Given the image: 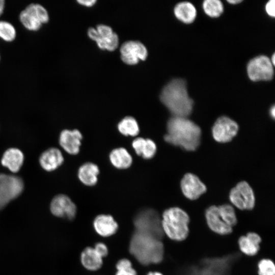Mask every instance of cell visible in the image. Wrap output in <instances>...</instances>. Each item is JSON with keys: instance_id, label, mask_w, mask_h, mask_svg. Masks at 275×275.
Masks as SVG:
<instances>
[{"instance_id": "484cf974", "label": "cell", "mask_w": 275, "mask_h": 275, "mask_svg": "<svg viewBox=\"0 0 275 275\" xmlns=\"http://www.w3.org/2000/svg\"><path fill=\"white\" fill-rule=\"evenodd\" d=\"M174 11L176 17L186 23L193 22L197 15V11L195 6L188 2H183L177 4L174 8Z\"/></svg>"}, {"instance_id": "e575fe53", "label": "cell", "mask_w": 275, "mask_h": 275, "mask_svg": "<svg viewBox=\"0 0 275 275\" xmlns=\"http://www.w3.org/2000/svg\"><path fill=\"white\" fill-rule=\"evenodd\" d=\"M5 7V2L4 0H0V16L4 12Z\"/></svg>"}, {"instance_id": "3957f363", "label": "cell", "mask_w": 275, "mask_h": 275, "mask_svg": "<svg viewBox=\"0 0 275 275\" xmlns=\"http://www.w3.org/2000/svg\"><path fill=\"white\" fill-rule=\"evenodd\" d=\"M129 253L142 265L146 266L160 263L164 257L161 240L134 231L129 243Z\"/></svg>"}, {"instance_id": "ab89813d", "label": "cell", "mask_w": 275, "mask_h": 275, "mask_svg": "<svg viewBox=\"0 0 275 275\" xmlns=\"http://www.w3.org/2000/svg\"><path fill=\"white\" fill-rule=\"evenodd\" d=\"M0 59H1V56H0Z\"/></svg>"}, {"instance_id": "8d00e7d4", "label": "cell", "mask_w": 275, "mask_h": 275, "mask_svg": "<svg viewBox=\"0 0 275 275\" xmlns=\"http://www.w3.org/2000/svg\"><path fill=\"white\" fill-rule=\"evenodd\" d=\"M146 275H163L161 272L158 271H149Z\"/></svg>"}, {"instance_id": "277c9868", "label": "cell", "mask_w": 275, "mask_h": 275, "mask_svg": "<svg viewBox=\"0 0 275 275\" xmlns=\"http://www.w3.org/2000/svg\"><path fill=\"white\" fill-rule=\"evenodd\" d=\"M189 221L188 214L180 208L174 207L166 209L161 218L163 234L173 240H185L189 234Z\"/></svg>"}, {"instance_id": "cb8c5ba5", "label": "cell", "mask_w": 275, "mask_h": 275, "mask_svg": "<svg viewBox=\"0 0 275 275\" xmlns=\"http://www.w3.org/2000/svg\"><path fill=\"white\" fill-rule=\"evenodd\" d=\"M99 173L98 167L93 162H86L78 169L77 176L85 185L93 186L96 184Z\"/></svg>"}, {"instance_id": "5bb4252c", "label": "cell", "mask_w": 275, "mask_h": 275, "mask_svg": "<svg viewBox=\"0 0 275 275\" xmlns=\"http://www.w3.org/2000/svg\"><path fill=\"white\" fill-rule=\"evenodd\" d=\"M50 210L53 215L69 220H73L77 212L75 203L64 194H59L53 198L50 204Z\"/></svg>"}, {"instance_id": "ffe728a7", "label": "cell", "mask_w": 275, "mask_h": 275, "mask_svg": "<svg viewBox=\"0 0 275 275\" xmlns=\"http://www.w3.org/2000/svg\"><path fill=\"white\" fill-rule=\"evenodd\" d=\"M24 156L23 152L18 148H10L3 154L1 160L2 165L8 169L13 173H16L21 168Z\"/></svg>"}, {"instance_id": "7a4b0ae2", "label": "cell", "mask_w": 275, "mask_h": 275, "mask_svg": "<svg viewBox=\"0 0 275 275\" xmlns=\"http://www.w3.org/2000/svg\"><path fill=\"white\" fill-rule=\"evenodd\" d=\"M160 98L173 117L186 118L193 111L194 101L188 94L186 82L175 78L163 88Z\"/></svg>"}, {"instance_id": "ba28073f", "label": "cell", "mask_w": 275, "mask_h": 275, "mask_svg": "<svg viewBox=\"0 0 275 275\" xmlns=\"http://www.w3.org/2000/svg\"><path fill=\"white\" fill-rule=\"evenodd\" d=\"M19 19L23 26L31 31H38L49 20L46 8L39 4L32 3L20 13Z\"/></svg>"}, {"instance_id": "f35d334b", "label": "cell", "mask_w": 275, "mask_h": 275, "mask_svg": "<svg viewBox=\"0 0 275 275\" xmlns=\"http://www.w3.org/2000/svg\"><path fill=\"white\" fill-rule=\"evenodd\" d=\"M270 60V61L271 62V63L272 64V65L274 66V64H275V54L274 53H273L271 57V58Z\"/></svg>"}, {"instance_id": "4fadbf2b", "label": "cell", "mask_w": 275, "mask_h": 275, "mask_svg": "<svg viewBox=\"0 0 275 275\" xmlns=\"http://www.w3.org/2000/svg\"><path fill=\"white\" fill-rule=\"evenodd\" d=\"M238 128L236 122L228 117L222 116L216 120L212 127V136L218 142L227 143L237 134Z\"/></svg>"}, {"instance_id": "8fae6325", "label": "cell", "mask_w": 275, "mask_h": 275, "mask_svg": "<svg viewBox=\"0 0 275 275\" xmlns=\"http://www.w3.org/2000/svg\"><path fill=\"white\" fill-rule=\"evenodd\" d=\"M229 199L236 207L240 210H251L255 204L253 190L245 181L239 182L231 190Z\"/></svg>"}, {"instance_id": "9a60e30c", "label": "cell", "mask_w": 275, "mask_h": 275, "mask_svg": "<svg viewBox=\"0 0 275 275\" xmlns=\"http://www.w3.org/2000/svg\"><path fill=\"white\" fill-rule=\"evenodd\" d=\"M122 60L127 64L133 65L140 60H145L148 55L146 46L138 40H129L124 42L120 48Z\"/></svg>"}, {"instance_id": "603a6c76", "label": "cell", "mask_w": 275, "mask_h": 275, "mask_svg": "<svg viewBox=\"0 0 275 275\" xmlns=\"http://www.w3.org/2000/svg\"><path fill=\"white\" fill-rule=\"evenodd\" d=\"M132 146L137 155L146 159L153 158L157 151L155 143L150 139L137 138L133 141Z\"/></svg>"}, {"instance_id": "7402d4cb", "label": "cell", "mask_w": 275, "mask_h": 275, "mask_svg": "<svg viewBox=\"0 0 275 275\" xmlns=\"http://www.w3.org/2000/svg\"><path fill=\"white\" fill-rule=\"evenodd\" d=\"M103 258L98 254L93 247L87 246L81 252L80 262L85 268L90 271L99 269L103 265Z\"/></svg>"}, {"instance_id": "30bf717a", "label": "cell", "mask_w": 275, "mask_h": 275, "mask_svg": "<svg viewBox=\"0 0 275 275\" xmlns=\"http://www.w3.org/2000/svg\"><path fill=\"white\" fill-rule=\"evenodd\" d=\"M88 34L90 38L96 42L101 49L112 51L118 47V36L108 25L99 24L96 28H89Z\"/></svg>"}, {"instance_id": "4dcf8cb0", "label": "cell", "mask_w": 275, "mask_h": 275, "mask_svg": "<svg viewBox=\"0 0 275 275\" xmlns=\"http://www.w3.org/2000/svg\"><path fill=\"white\" fill-rule=\"evenodd\" d=\"M259 275H275V265L269 259H263L258 264Z\"/></svg>"}, {"instance_id": "74e56055", "label": "cell", "mask_w": 275, "mask_h": 275, "mask_svg": "<svg viewBox=\"0 0 275 275\" xmlns=\"http://www.w3.org/2000/svg\"><path fill=\"white\" fill-rule=\"evenodd\" d=\"M227 1L228 3L231 4H236L242 2L241 0H229Z\"/></svg>"}, {"instance_id": "44dd1931", "label": "cell", "mask_w": 275, "mask_h": 275, "mask_svg": "<svg viewBox=\"0 0 275 275\" xmlns=\"http://www.w3.org/2000/svg\"><path fill=\"white\" fill-rule=\"evenodd\" d=\"M260 236L255 232H249L239 237L238 242L242 253L249 256L256 255L260 250Z\"/></svg>"}, {"instance_id": "5b68a950", "label": "cell", "mask_w": 275, "mask_h": 275, "mask_svg": "<svg viewBox=\"0 0 275 275\" xmlns=\"http://www.w3.org/2000/svg\"><path fill=\"white\" fill-rule=\"evenodd\" d=\"M205 218L210 229L222 235L231 233L237 222L235 210L229 204L209 207L205 211Z\"/></svg>"}, {"instance_id": "836d02e7", "label": "cell", "mask_w": 275, "mask_h": 275, "mask_svg": "<svg viewBox=\"0 0 275 275\" xmlns=\"http://www.w3.org/2000/svg\"><path fill=\"white\" fill-rule=\"evenodd\" d=\"M95 0H78L77 2L81 5L86 6H91L96 2Z\"/></svg>"}, {"instance_id": "d4e9b609", "label": "cell", "mask_w": 275, "mask_h": 275, "mask_svg": "<svg viewBox=\"0 0 275 275\" xmlns=\"http://www.w3.org/2000/svg\"><path fill=\"white\" fill-rule=\"evenodd\" d=\"M109 158L113 166L119 169H127L132 162V156L128 151L123 147L113 150L109 154Z\"/></svg>"}, {"instance_id": "d6986e66", "label": "cell", "mask_w": 275, "mask_h": 275, "mask_svg": "<svg viewBox=\"0 0 275 275\" xmlns=\"http://www.w3.org/2000/svg\"><path fill=\"white\" fill-rule=\"evenodd\" d=\"M61 151L57 148L51 147L43 151L39 156V162L46 171L51 172L58 169L64 162Z\"/></svg>"}, {"instance_id": "52a82bcc", "label": "cell", "mask_w": 275, "mask_h": 275, "mask_svg": "<svg viewBox=\"0 0 275 275\" xmlns=\"http://www.w3.org/2000/svg\"><path fill=\"white\" fill-rule=\"evenodd\" d=\"M133 224L134 231L160 240L163 237L161 217L153 209L145 208L139 211L133 218Z\"/></svg>"}, {"instance_id": "9c48e42d", "label": "cell", "mask_w": 275, "mask_h": 275, "mask_svg": "<svg viewBox=\"0 0 275 275\" xmlns=\"http://www.w3.org/2000/svg\"><path fill=\"white\" fill-rule=\"evenodd\" d=\"M23 179L15 175L0 173V210L23 192Z\"/></svg>"}, {"instance_id": "1f68e13d", "label": "cell", "mask_w": 275, "mask_h": 275, "mask_svg": "<svg viewBox=\"0 0 275 275\" xmlns=\"http://www.w3.org/2000/svg\"><path fill=\"white\" fill-rule=\"evenodd\" d=\"M95 251L102 258L107 256L108 254V249L106 245L101 242H98L95 243L93 247Z\"/></svg>"}, {"instance_id": "f546056e", "label": "cell", "mask_w": 275, "mask_h": 275, "mask_svg": "<svg viewBox=\"0 0 275 275\" xmlns=\"http://www.w3.org/2000/svg\"><path fill=\"white\" fill-rule=\"evenodd\" d=\"M117 271L115 275H137L130 260L127 258L120 259L116 264Z\"/></svg>"}, {"instance_id": "f1b7e54d", "label": "cell", "mask_w": 275, "mask_h": 275, "mask_svg": "<svg viewBox=\"0 0 275 275\" xmlns=\"http://www.w3.org/2000/svg\"><path fill=\"white\" fill-rule=\"evenodd\" d=\"M16 37V31L14 25L5 20H0V38L6 42L14 41Z\"/></svg>"}, {"instance_id": "d590c367", "label": "cell", "mask_w": 275, "mask_h": 275, "mask_svg": "<svg viewBox=\"0 0 275 275\" xmlns=\"http://www.w3.org/2000/svg\"><path fill=\"white\" fill-rule=\"evenodd\" d=\"M270 114L272 118L274 119L275 116V107L274 105H272L270 109Z\"/></svg>"}, {"instance_id": "e0dca14e", "label": "cell", "mask_w": 275, "mask_h": 275, "mask_svg": "<svg viewBox=\"0 0 275 275\" xmlns=\"http://www.w3.org/2000/svg\"><path fill=\"white\" fill-rule=\"evenodd\" d=\"M82 139V134L78 130L64 129L60 134L59 142L66 152L76 155L79 152Z\"/></svg>"}, {"instance_id": "7c38bea8", "label": "cell", "mask_w": 275, "mask_h": 275, "mask_svg": "<svg viewBox=\"0 0 275 275\" xmlns=\"http://www.w3.org/2000/svg\"><path fill=\"white\" fill-rule=\"evenodd\" d=\"M270 59L259 56L252 59L247 66V72L253 81L270 80L273 76V68Z\"/></svg>"}, {"instance_id": "d6a6232c", "label": "cell", "mask_w": 275, "mask_h": 275, "mask_svg": "<svg viewBox=\"0 0 275 275\" xmlns=\"http://www.w3.org/2000/svg\"><path fill=\"white\" fill-rule=\"evenodd\" d=\"M274 5V0L269 1L265 5V10L267 13L273 17L275 16Z\"/></svg>"}, {"instance_id": "6da1fadb", "label": "cell", "mask_w": 275, "mask_h": 275, "mask_svg": "<svg viewBox=\"0 0 275 275\" xmlns=\"http://www.w3.org/2000/svg\"><path fill=\"white\" fill-rule=\"evenodd\" d=\"M167 143L187 151H195L200 143L201 130L198 125L187 118L173 117L167 123Z\"/></svg>"}, {"instance_id": "ac0fdd59", "label": "cell", "mask_w": 275, "mask_h": 275, "mask_svg": "<svg viewBox=\"0 0 275 275\" xmlns=\"http://www.w3.org/2000/svg\"><path fill=\"white\" fill-rule=\"evenodd\" d=\"M93 226L95 232L104 237L114 235L119 229L118 223L109 214H101L97 215L93 220Z\"/></svg>"}, {"instance_id": "4316f807", "label": "cell", "mask_w": 275, "mask_h": 275, "mask_svg": "<svg viewBox=\"0 0 275 275\" xmlns=\"http://www.w3.org/2000/svg\"><path fill=\"white\" fill-rule=\"evenodd\" d=\"M119 131L124 135L134 136L140 131L138 122L132 117L127 116L124 118L118 124Z\"/></svg>"}, {"instance_id": "2e32d148", "label": "cell", "mask_w": 275, "mask_h": 275, "mask_svg": "<svg viewBox=\"0 0 275 275\" xmlns=\"http://www.w3.org/2000/svg\"><path fill=\"white\" fill-rule=\"evenodd\" d=\"M181 188L183 195L187 199L195 200L206 191L204 184L195 175L186 174L181 181Z\"/></svg>"}, {"instance_id": "8992f818", "label": "cell", "mask_w": 275, "mask_h": 275, "mask_svg": "<svg viewBox=\"0 0 275 275\" xmlns=\"http://www.w3.org/2000/svg\"><path fill=\"white\" fill-rule=\"evenodd\" d=\"M239 255L233 253L221 257L206 258L186 268L182 275H231L232 267Z\"/></svg>"}, {"instance_id": "83f0119b", "label": "cell", "mask_w": 275, "mask_h": 275, "mask_svg": "<svg viewBox=\"0 0 275 275\" xmlns=\"http://www.w3.org/2000/svg\"><path fill=\"white\" fill-rule=\"evenodd\" d=\"M205 13L212 17L220 16L224 10L223 5L219 0H205L203 3Z\"/></svg>"}]
</instances>
